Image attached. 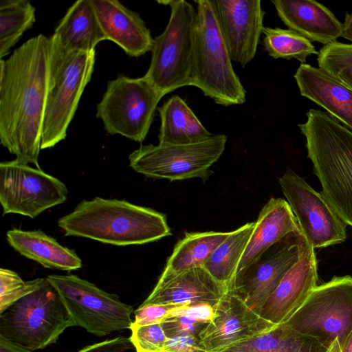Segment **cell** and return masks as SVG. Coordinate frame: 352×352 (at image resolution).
I'll use <instances>...</instances> for the list:
<instances>
[{
	"mask_svg": "<svg viewBox=\"0 0 352 352\" xmlns=\"http://www.w3.org/2000/svg\"><path fill=\"white\" fill-rule=\"evenodd\" d=\"M230 232H186L175 245L159 279H166L187 270L203 266Z\"/></svg>",
	"mask_w": 352,
	"mask_h": 352,
	"instance_id": "obj_27",
	"label": "cell"
},
{
	"mask_svg": "<svg viewBox=\"0 0 352 352\" xmlns=\"http://www.w3.org/2000/svg\"><path fill=\"white\" fill-rule=\"evenodd\" d=\"M72 326L57 289L47 277L36 290L0 314V336L32 351L55 343Z\"/></svg>",
	"mask_w": 352,
	"mask_h": 352,
	"instance_id": "obj_7",
	"label": "cell"
},
{
	"mask_svg": "<svg viewBox=\"0 0 352 352\" xmlns=\"http://www.w3.org/2000/svg\"><path fill=\"white\" fill-rule=\"evenodd\" d=\"M318 278L314 248L305 239L299 261L283 278L259 315L275 325L286 322L318 285Z\"/></svg>",
	"mask_w": 352,
	"mask_h": 352,
	"instance_id": "obj_17",
	"label": "cell"
},
{
	"mask_svg": "<svg viewBox=\"0 0 352 352\" xmlns=\"http://www.w3.org/2000/svg\"><path fill=\"white\" fill-rule=\"evenodd\" d=\"M52 48L51 36L39 34L0 60V143L37 168Z\"/></svg>",
	"mask_w": 352,
	"mask_h": 352,
	"instance_id": "obj_1",
	"label": "cell"
},
{
	"mask_svg": "<svg viewBox=\"0 0 352 352\" xmlns=\"http://www.w3.org/2000/svg\"><path fill=\"white\" fill-rule=\"evenodd\" d=\"M106 36L129 56L139 57L151 51L153 38L140 15L118 0H91Z\"/></svg>",
	"mask_w": 352,
	"mask_h": 352,
	"instance_id": "obj_19",
	"label": "cell"
},
{
	"mask_svg": "<svg viewBox=\"0 0 352 352\" xmlns=\"http://www.w3.org/2000/svg\"><path fill=\"white\" fill-rule=\"evenodd\" d=\"M0 352H33L0 336Z\"/></svg>",
	"mask_w": 352,
	"mask_h": 352,
	"instance_id": "obj_39",
	"label": "cell"
},
{
	"mask_svg": "<svg viewBox=\"0 0 352 352\" xmlns=\"http://www.w3.org/2000/svg\"><path fill=\"white\" fill-rule=\"evenodd\" d=\"M292 233H301V231L289 204L282 198H270L255 221L252 234L236 273L255 261L270 247Z\"/></svg>",
	"mask_w": 352,
	"mask_h": 352,
	"instance_id": "obj_22",
	"label": "cell"
},
{
	"mask_svg": "<svg viewBox=\"0 0 352 352\" xmlns=\"http://www.w3.org/2000/svg\"><path fill=\"white\" fill-rule=\"evenodd\" d=\"M181 305L142 303L134 311V320L131 326H142L162 323L170 311Z\"/></svg>",
	"mask_w": 352,
	"mask_h": 352,
	"instance_id": "obj_35",
	"label": "cell"
},
{
	"mask_svg": "<svg viewBox=\"0 0 352 352\" xmlns=\"http://www.w3.org/2000/svg\"><path fill=\"white\" fill-rule=\"evenodd\" d=\"M254 226L255 222L247 223L230 232L203 265L214 278L228 287L236 275Z\"/></svg>",
	"mask_w": 352,
	"mask_h": 352,
	"instance_id": "obj_28",
	"label": "cell"
},
{
	"mask_svg": "<svg viewBox=\"0 0 352 352\" xmlns=\"http://www.w3.org/2000/svg\"><path fill=\"white\" fill-rule=\"evenodd\" d=\"M197 24L191 85L218 104L245 102L246 91L232 64L216 16L213 0L195 1Z\"/></svg>",
	"mask_w": 352,
	"mask_h": 352,
	"instance_id": "obj_4",
	"label": "cell"
},
{
	"mask_svg": "<svg viewBox=\"0 0 352 352\" xmlns=\"http://www.w3.org/2000/svg\"><path fill=\"white\" fill-rule=\"evenodd\" d=\"M43 278L24 281L12 270H0V314L19 299L36 290Z\"/></svg>",
	"mask_w": 352,
	"mask_h": 352,
	"instance_id": "obj_31",
	"label": "cell"
},
{
	"mask_svg": "<svg viewBox=\"0 0 352 352\" xmlns=\"http://www.w3.org/2000/svg\"><path fill=\"white\" fill-rule=\"evenodd\" d=\"M160 352H207L196 336L168 338Z\"/></svg>",
	"mask_w": 352,
	"mask_h": 352,
	"instance_id": "obj_36",
	"label": "cell"
},
{
	"mask_svg": "<svg viewBox=\"0 0 352 352\" xmlns=\"http://www.w3.org/2000/svg\"><path fill=\"white\" fill-rule=\"evenodd\" d=\"M219 30L232 61L246 66L264 28L260 0H213Z\"/></svg>",
	"mask_w": 352,
	"mask_h": 352,
	"instance_id": "obj_15",
	"label": "cell"
},
{
	"mask_svg": "<svg viewBox=\"0 0 352 352\" xmlns=\"http://www.w3.org/2000/svg\"><path fill=\"white\" fill-rule=\"evenodd\" d=\"M304 241L301 233L288 234L237 272L228 290L239 296L259 314L283 278L299 261Z\"/></svg>",
	"mask_w": 352,
	"mask_h": 352,
	"instance_id": "obj_14",
	"label": "cell"
},
{
	"mask_svg": "<svg viewBox=\"0 0 352 352\" xmlns=\"http://www.w3.org/2000/svg\"><path fill=\"white\" fill-rule=\"evenodd\" d=\"M340 348L341 352H352V330L347 336Z\"/></svg>",
	"mask_w": 352,
	"mask_h": 352,
	"instance_id": "obj_42",
	"label": "cell"
},
{
	"mask_svg": "<svg viewBox=\"0 0 352 352\" xmlns=\"http://www.w3.org/2000/svg\"><path fill=\"white\" fill-rule=\"evenodd\" d=\"M57 223L65 236L118 246L144 244L171 234L164 214L124 200L99 197L82 200Z\"/></svg>",
	"mask_w": 352,
	"mask_h": 352,
	"instance_id": "obj_2",
	"label": "cell"
},
{
	"mask_svg": "<svg viewBox=\"0 0 352 352\" xmlns=\"http://www.w3.org/2000/svg\"><path fill=\"white\" fill-rule=\"evenodd\" d=\"M335 77L352 90V67L342 69Z\"/></svg>",
	"mask_w": 352,
	"mask_h": 352,
	"instance_id": "obj_41",
	"label": "cell"
},
{
	"mask_svg": "<svg viewBox=\"0 0 352 352\" xmlns=\"http://www.w3.org/2000/svg\"><path fill=\"white\" fill-rule=\"evenodd\" d=\"M129 338L137 352H160L168 338L161 323L142 326H131Z\"/></svg>",
	"mask_w": 352,
	"mask_h": 352,
	"instance_id": "obj_33",
	"label": "cell"
},
{
	"mask_svg": "<svg viewBox=\"0 0 352 352\" xmlns=\"http://www.w3.org/2000/svg\"><path fill=\"white\" fill-rule=\"evenodd\" d=\"M342 38L352 43V12L347 13L342 23Z\"/></svg>",
	"mask_w": 352,
	"mask_h": 352,
	"instance_id": "obj_40",
	"label": "cell"
},
{
	"mask_svg": "<svg viewBox=\"0 0 352 352\" xmlns=\"http://www.w3.org/2000/svg\"><path fill=\"white\" fill-rule=\"evenodd\" d=\"M327 352H341L340 344L338 339L331 344Z\"/></svg>",
	"mask_w": 352,
	"mask_h": 352,
	"instance_id": "obj_43",
	"label": "cell"
},
{
	"mask_svg": "<svg viewBox=\"0 0 352 352\" xmlns=\"http://www.w3.org/2000/svg\"><path fill=\"white\" fill-rule=\"evenodd\" d=\"M317 339L302 334L285 323L238 342L221 352H327Z\"/></svg>",
	"mask_w": 352,
	"mask_h": 352,
	"instance_id": "obj_26",
	"label": "cell"
},
{
	"mask_svg": "<svg viewBox=\"0 0 352 352\" xmlns=\"http://www.w3.org/2000/svg\"><path fill=\"white\" fill-rule=\"evenodd\" d=\"M35 8L26 0L0 1V58L10 53L36 21Z\"/></svg>",
	"mask_w": 352,
	"mask_h": 352,
	"instance_id": "obj_29",
	"label": "cell"
},
{
	"mask_svg": "<svg viewBox=\"0 0 352 352\" xmlns=\"http://www.w3.org/2000/svg\"><path fill=\"white\" fill-rule=\"evenodd\" d=\"M162 97L144 76L133 78L120 75L108 82L97 104L96 117L109 134L141 142L148 133Z\"/></svg>",
	"mask_w": 352,
	"mask_h": 352,
	"instance_id": "obj_8",
	"label": "cell"
},
{
	"mask_svg": "<svg viewBox=\"0 0 352 352\" xmlns=\"http://www.w3.org/2000/svg\"><path fill=\"white\" fill-rule=\"evenodd\" d=\"M318 67L333 76L344 69L352 67V43L335 42L324 45L318 52Z\"/></svg>",
	"mask_w": 352,
	"mask_h": 352,
	"instance_id": "obj_32",
	"label": "cell"
},
{
	"mask_svg": "<svg viewBox=\"0 0 352 352\" xmlns=\"http://www.w3.org/2000/svg\"><path fill=\"white\" fill-rule=\"evenodd\" d=\"M226 142V135L217 134L192 144L141 145L129 155V166L148 177L170 182L197 177L206 181L212 174L210 167L223 154Z\"/></svg>",
	"mask_w": 352,
	"mask_h": 352,
	"instance_id": "obj_11",
	"label": "cell"
},
{
	"mask_svg": "<svg viewBox=\"0 0 352 352\" xmlns=\"http://www.w3.org/2000/svg\"><path fill=\"white\" fill-rule=\"evenodd\" d=\"M68 190L58 179L17 160L0 164V203L3 214L35 218L64 203Z\"/></svg>",
	"mask_w": 352,
	"mask_h": 352,
	"instance_id": "obj_12",
	"label": "cell"
},
{
	"mask_svg": "<svg viewBox=\"0 0 352 352\" xmlns=\"http://www.w3.org/2000/svg\"><path fill=\"white\" fill-rule=\"evenodd\" d=\"M300 95L352 131V90L320 67L300 65L294 76Z\"/></svg>",
	"mask_w": 352,
	"mask_h": 352,
	"instance_id": "obj_21",
	"label": "cell"
},
{
	"mask_svg": "<svg viewBox=\"0 0 352 352\" xmlns=\"http://www.w3.org/2000/svg\"><path fill=\"white\" fill-rule=\"evenodd\" d=\"M283 23L307 39L327 45L341 37L342 23L323 4L314 0H273Z\"/></svg>",
	"mask_w": 352,
	"mask_h": 352,
	"instance_id": "obj_20",
	"label": "cell"
},
{
	"mask_svg": "<svg viewBox=\"0 0 352 352\" xmlns=\"http://www.w3.org/2000/svg\"><path fill=\"white\" fill-rule=\"evenodd\" d=\"M132 345L129 338L120 336L86 346L77 352H124Z\"/></svg>",
	"mask_w": 352,
	"mask_h": 352,
	"instance_id": "obj_37",
	"label": "cell"
},
{
	"mask_svg": "<svg viewBox=\"0 0 352 352\" xmlns=\"http://www.w3.org/2000/svg\"><path fill=\"white\" fill-rule=\"evenodd\" d=\"M208 322L187 315L168 316L161 323L168 338L181 336H196L206 327Z\"/></svg>",
	"mask_w": 352,
	"mask_h": 352,
	"instance_id": "obj_34",
	"label": "cell"
},
{
	"mask_svg": "<svg viewBox=\"0 0 352 352\" xmlns=\"http://www.w3.org/2000/svg\"><path fill=\"white\" fill-rule=\"evenodd\" d=\"M278 182L302 235L314 249L339 244L346 240L347 224L322 192L315 190L291 169L278 178Z\"/></svg>",
	"mask_w": 352,
	"mask_h": 352,
	"instance_id": "obj_13",
	"label": "cell"
},
{
	"mask_svg": "<svg viewBox=\"0 0 352 352\" xmlns=\"http://www.w3.org/2000/svg\"><path fill=\"white\" fill-rule=\"evenodd\" d=\"M228 286L214 278L204 266L195 267L166 279H159L143 303L217 306Z\"/></svg>",
	"mask_w": 352,
	"mask_h": 352,
	"instance_id": "obj_18",
	"label": "cell"
},
{
	"mask_svg": "<svg viewBox=\"0 0 352 352\" xmlns=\"http://www.w3.org/2000/svg\"><path fill=\"white\" fill-rule=\"evenodd\" d=\"M6 239L21 255L44 267L72 271L82 267V261L74 250L63 246L41 230L13 228L7 232Z\"/></svg>",
	"mask_w": 352,
	"mask_h": 352,
	"instance_id": "obj_24",
	"label": "cell"
},
{
	"mask_svg": "<svg viewBox=\"0 0 352 352\" xmlns=\"http://www.w3.org/2000/svg\"><path fill=\"white\" fill-rule=\"evenodd\" d=\"M64 52H91L107 40L91 0H78L67 10L52 35Z\"/></svg>",
	"mask_w": 352,
	"mask_h": 352,
	"instance_id": "obj_23",
	"label": "cell"
},
{
	"mask_svg": "<svg viewBox=\"0 0 352 352\" xmlns=\"http://www.w3.org/2000/svg\"><path fill=\"white\" fill-rule=\"evenodd\" d=\"M263 45L274 58L296 59L304 64L308 56L318 54L311 42L289 29L264 27Z\"/></svg>",
	"mask_w": 352,
	"mask_h": 352,
	"instance_id": "obj_30",
	"label": "cell"
},
{
	"mask_svg": "<svg viewBox=\"0 0 352 352\" xmlns=\"http://www.w3.org/2000/svg\"><path fill=\"white\" fill-rule=\"evenodd\" d=\"M51 37L52 48L41 149L52 148L66 138L95 63V50L64 52Z\"/></svg>",
	"mask_w": 352,
	"mask_h": 352,
	"instance_id": "obj_5",
	"label": "cell"
},
{
	"mask_svg": "<svg viewBox=\"0 0 352 352\" xmlns=\"http://www.w3.org/2000/svg\"><path fill=\"white\" fill-rule=\"evenodd\" d=\"M170 8L164 32L153 38L145 78L164 96L191 85L197 10L186 0L157 1Z\"/></svg>",
	"mask_w": 352,
	"mask_h": 352,
	"instance_id": "obj_6",
	"label": "cell"
},
{
	"mask_svg": "<svg viewBox=\"0 0 352 352\" xmlns=\"http://www.w3.org/2000/svg\"><path fill=\"white\" fill-rule=\"evenodd\" d=\"M57 289L74 326L102 337L131 328L133 307L76 275L47 276Z\"/></svg>",
	"mask_w": 352,
	"mask_h": 352,
	"instance_id": "obj_9",
	"label": "cell"
},
{
	"mask_svg": "<svg viewBox=\"0 0 352 352\" xmlns=\"http://www.w3.org/2000/svg\"><path fill=\"white\" fill-rule=\"evenodd\" d=\"M298 127L322 194L352 227V131L327 112L313 109Z\"/></svg>",
	"mask_w": 352,
	"mask_h": 352,
	"instance_id": "obj_3",
	"label": "cell"
},
{
	"mask_svg": "<svg viewBox=\"0 0 352 352\" xmlns=\"http://www.w3.org/2000/svg\"><path fill=\"white\" fill-rule=\"evenodd\" d=\"M179 314L187 315L208 323L215 317L214 307L208 304L180 306L173 309L169 316Z\"/></svg>",
	"mask_w": 352,
	"mask_h": 352,
	"instance_id": "obj_38",
	"label": "cell"
},
{
	"mask_svg": "<svg viewBox=\"0 0 352 352\" xmlns=\"http://www.w3.org/2000/svg\"><path fill=\"white\" fill-rule=\"evenodd\" d=\"M214 309V318L199 335L200 344L207 352H221L234 343L276 326L228 290Z\"/></svg>",
	"mask_w": 352,
	"mask_h": 352,
	"instance_id": "obj_16",
	"label": "cell"
},
{
	"mask_svg": "<svg viewBox=\"0 0 352 352\" xmlns=\"http://www.w3.org/2000/svg\"><path fill=\"white\" fill-rule=\"evenodd\" d=\"M157 111L160 118L159 144H192L214 135L179 96H172Z\"/></svg>",
	"mask_w": 352,
	"mask_h": 352,
	"instance_id": "obj_25",
	"label": "cell"
},
{
	"mask_svg": "<svg viewBox=\"0 0 352 352\" xmlns=\"http://www.w3.org/2000/svg\"><path fill=\"white\" fill-rule=\"evenodd\" d=\"M285 323L327 349L336 339L341 346L352 330V276H333L317 285Z\"/></svg>",
	"mask_w": 352,
	"mask_h": 352,
	"instance_id": "obj_10",
	"label": "cell"
}]
</instances>
